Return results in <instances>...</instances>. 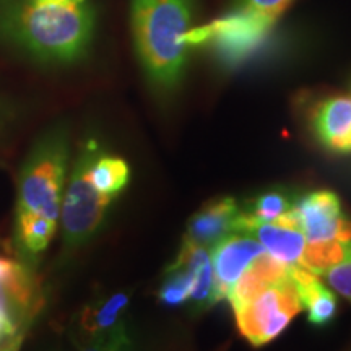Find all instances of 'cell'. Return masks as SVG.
Here are the masks:
<instances>
[{
	"label": "cell",
	"instance_id": "1",
	"mask_svg": "<svg viewBox=\"0 0 351 351\" xmlns=\"http://www.w3.org/2000/svg\"><path fill=\"white\" fill-rule=\"evenodd\" d=\"M95 16L86 2L10 0L0 13V32L38 62L69 64L86 52Z\"/></svg>",
	"mask_w": 351,
	"mask_h": 351
},
{
	"label": "cell",
	"instance_id": "2",
	"mask_svg": "<svg viewBox=\"0 0 351 351\" xmlns=\"http://www.w3.org/2000/svg\"><path fill=\"white\" fill-rule=\"evenodd\" d=\"M132 21L148 77L158 86L174 88L186 67L191 0H132Z\"/></svg>",
	"mask_w": 351,
	"mask_h": 351
},
{
	"label": "cell",
	"instance_id": "3",
	"mask_svg": "<svg viewBox=\"0 0 351 351\" xmlns=\"http://www.w3.org/2000/svg\"><path fill=\"white\" fill-rule=\"evenodd\" d=\"M69 132L54 125L26 155L16 179L15 218L36 215L59 223L69 171Z\"/></svg>",
	"mask_w": 351,
	"mask_h": 351
},
{
	"label": "cell",
	"instance_id": "4",
	"mask_svg": "<svg viewBox=\"0 0 351 351\" xmlns=\"http://www.w3.org/2000/svg\"><path fill=\"white\" fill-rule=\"evenodd\" d=\"M99 150L96 140H88L73 161L69 179L65 181L59 219L64 252L77 251L98 234L114 200L101 194L91 182V163Z\"/></svg>",
	"mask_w": 351,
	"mask_h": 351
},
{
	"label": "cell",
	"instance_id": "5",
	"mask_svg": "<svg viewBox=\"0 0 351 351\" xmlns=\"http://www.w3.org/2000/svg\"><path fill=\"white\" fill-rule=\"evenodd\" d=\"M301 311L300 293L289 274L285 282L267 288L232 313L241 335L252 346L261 348L282 335Z\"/></svg>",
	"mask_w": 351,
	"mask_h": 351
},
{
	"label": "cell",
	"instance_id": "6",
	"mask_svg": "<svg viewBox=\"0 0 351 351\" xmlns=\"http://www.w3.org/2000/svg\"><path fill=\"white\" fill-rule=\"evenodd\" d=\"M41 309L36 271L0 256V343L26 332Z\"/></svg>",
	"mask_w": 351,
	"mask_h": 351
},
{
	"label": "cell",
	"instance_id": "7",
	"mask_svg": "<svg viewBox=\"0 0 351 351\" xmlns=\"http://www.w3.org/2000/svg\"><path fill=\"white\" fill-rule=\"evenodd\" d=\"M274 23L275 21L239 8L238 12L228 13L223 19L205 25L207 43L213 44L223 60L236 64L257 49Z\"/></svg>",
	"mask_w": 351,
	"mask_h": 351
},
{
	"label": "cell",
	"instance_id": "8",
	"mask_svg": "<svg viewBox=\"0 0 351 351\" xmlns=\"http://www.w3.org/2000/svg\"><path fill=\"white\" fill-rule=\"evenodd\" d=\"M306 241H351V219L332 191H314L295 200L291 210Z\"/></svg>",
	"mask_w": 351,
	"mask_h": 351
},
{
	"label": "cell",
	"instance_id": "9",
	"mask_svg": "<svg viewBox=\"0 0 351 351\" xmlns=\"http://www.w3.org/2000/svg\"><path fill=\"white\" fill-rule=\"evenodd\" d=\"M263 252L265 249L262 247V244L252 234L244 231L231 232L210 247L215 293H217L218 301L225 300L243 271L251 265L254 258Z\"/></svg>",
	"mask_w": 351,
	"mask_h": 351
},
{
	"label": "cell",
	"instance_id": "10",
	"mask_svg": "<svg viewBox=\"0 0 351 351\" xmlns=\"http://www.w3.org/2000/svg\"><path fill=\"white\" fill-rule=\"evenodd\" d=\"M241 208L232 197H219L207 204L189 219L184 241L212 247L218 241L238 231Z\"/></svg>",
	"mask_w": 351,
	"mask_h": 351
},
{
	"label": "cell",
	"instance_id": "11",
	"mask_svg": "<svg viewBox=\"0 0 351 351\" xmlns=\"http://www.w3.org/2000/svg\"><path fill=\"white\" fill-rule=\"evenodd\" d=\"M291 274V265L285 263L269 252H263L257 258H254L251 265L243 271L238 282L232 285L228 293L226 300L230 301L232 311L247 304L267 288L285 282Z\"/></svg>",
	"mask_w": 351,
	"mask_h": 351
},
{
	"label": "cell",
	"instance_id": "12",
	"mask_svg": "<svg viewBox=\"0 0 351 351\" xmlns=\"http://www.w3.org/2000/svg\"><path fill=\"white\" fill-rule=\"evenodd\" d=\"M313 125L324 147L337 153H351V98L335 96L320 103Z\"/></svg>",
	"mask_w": 351,
	"mask_h": 351
},
{
	"label": "cell",
	"instance_id": "13",
	"mask_svg": "<svg viewBox=\"0 0 351 351\" xmlns=\"http://www.w3.org/2000/svg\"><path fill=\"white\" fill-rule=\"evenodd\" d=\"M291 278L300 293L302 309L307 313V320L315 327H326L335 319L339 311V301L317 275L302 269L301 265H291Z\"/></svg>",
	"mask_w": 351,
	"mask_h": 351
},
{
	"label": "cell",
	"instance_id": "14",
	"mask_svg": "<svg viewBox=\"0 0 351 351\" xmlns=\"http://www.w3.org/2000/svg\"><path fill=\"white\" fill-rule=\"evenodd\" d=\"M244 232L256 238L265 252L289 265L300 263L302 251L306 247L304 234L293 226L278 225V223H256L249 225Z\"/></svg>",
	"mask_w": 351,
	"mask_h": 351
},
{
	"label": "cell",
	"instance_id": "15",
	"mask_svg": "<svg viewBox=\"0 0 351 351\" xmlns=\"http://www.w3.org/2000/svg\"><path fill=\"white\" fill-rule=\"evenodd\" d=\"M130 304V298L127 293H114V295L104 298L103 301L86 306L78 319V337L82 343L90 339L108 333L119 326L122 314Z\"/></svg>",
	"mask_w": 351,
	"mask_h": 351
},
{
	"label": "cell",
	"instance_id": "16",
	"mask_svg": "<svg viewBox=\"0 0 351 351\" xmlns=\"http://www.w3.org/2000/svg\"><path fill=\"white\" fill-rule=\"evenodd\" d=\"M291 192L287 189H269V191L262 192L254 197V199L241 208L238 231H244L249 225H256V223H275L285 215L291 212L293 205H295Z\"/></svg>",
	"mask_w": 351,
	"mask_h": 351
},
{
	"label": "cell",
	"instance_id": "17",
	"mask_svg": "<svg viewBox=\"0 0 351 351\" xmlns=\"http://www.w3.org/2000/svg\"><path fill=\"white\" fill-rule=\"evenodd\" d=\"M90 178L101 194L117 199L130 181V168L122 158L106 155L99 150L91 163Z\"/></svg>",
	"mask_w": 351,
	"mask_h": 351
},
{
	"label": "cell",
	"instance_id": "18",
	"mask_svg": "<svg viewBox=\"0 0 351 351\" xmlns=\"http://www.w3.org/2000/svg\"><path fill=\"white\" fill-rule=\"evenodd\" d=\"M351 256V241L326 239V241H306L300 263L302 269L314 275H326L328 270L343 262Z\"/></svg>",
	"mask_w": 351,
	"mask_h": 351
},
{
	"label": "cell",
	"instance_id": "19",
	"mask_svg": "<svg viewBox=\"0 0 351 351\" xmlns=\"http://www.w3.org/2000/svg\"><path fill=\"white\" fill-rule=\"evenodd\" d=\"M195 270L189 267L169 265L166 270V276L158 291V300L161 304L176 307L189 301L192 287H194Z\"/></svg>",
	"mask_w": 351,
	"mask_h": 351
},
{
	"label": "cell",
	"instance_id": "20",
	"mask_svg": "<svg viewBox=\"0 0 351 351\" xmlns=\"http://www.w3.org/2000/svg\"><path fill=\"white\" fill-rule=\"evenodd\" d=\"M189 301L192 302L195 311H204L207 309V307L213 306L215 302H218L217 293H215V275L212 261L205 263L204 267H200V269L195 271L194 287H192Z\"/></svg>",
	"mask_w": 351,
	"mask_h": 351
},
{
	"label": "cell",
	"instance_id": "21",
	"mask_svg": "<svg viewBox=\"0 0 351 351\" xmlns=\"http://www.w3.org/2000/svg\"><path fill=\"white\" fill-rule=\"evenodd\" d=\"M322 276L330 285L332 289H335L339 295L351 302V256L346 257L343 262H340L339 265H335Z\"/></svg>",
	"mask_w": 351,
	"mask_h": 351
},
{
	"label": "cell",
	"instance_id": "22",
	"mask_svg": "<svg viewBox=\"0 0 351 351\" xmlns=\"http://www.w3.org/2000/svg\"><path fill=\"white\" fill-rule=\"evenodd\" d=\"M293 0H241V8L275 21Z\"/></svg>",
	"mask_w": 351,
	"mask_h": 351
},
{
	"label": "cell",
	"instance_id": "23",
	"mask_svg": "<svg viewBox=\"0 0 351 351\" xmlns=\"http://www.w3.org/2000/svg\"><path fill=\"white\" fill-rule=\"evenodd\" d=\"M19 104L7 95L0 93V140L13 129L15 122L19 121Z\"/></svg>",
	"mask_w": 351,
	"mask_h": 351
},
{
	"label": "cell",
	"instance_id": "24",
	"mask_svg": "<svg viewBox=\"0 0 351 351\" xmlns=\"http://www.w3.org/2000/svg\"><path fill=\"white\" fill-rule=\"evenodd\" d=\"M119 326H117L111 332L103 333V335H98V337H95V339H90L88 341H85V343H82L80 351H111V346L114 343V339H116V333H117V328H119Z\"/></svg>",
	"mask_w": 351,
	"mask_h": 351
},
{
	"label": "cell",
	"instance_id": "25",
	"mask_svg": "<svg viewBox=\"0 0 351 351\" xmlns=\"http://www.w3.org/2000/svg\"><path fill=\"white\" fill-rule=\"evenodd\" d=\"M111 351H135V343L134 340H132V337L129 335L125 322H122L119 328H117L116 339H114Z\"/></svg>",
	"mask_w": 351,
	"mask_h": 351
},
{
	"label": "cell",
	"instance_id": "26",
	"mask_svg": "<svg viewBox=\"0 0 351 351\" xmlns=\"http://www.w3.org/2000/svg\"><path fill=\"white\" fill-rule=\"evenodd\" d=\"M38 2H65V3H75V2H85V0H38Z\"/></svg>",
	"mask_w": 351,
	"mask_h": 351
},
{
	"label": "cell",
	"instance_id": "27",
	"mask_svg": "<svg viewBox=\"0 0 351 351\" xmlns=\"http://www.w3.org/2000/svg\"><path fill=\"white\" fill-rule=\"evenodd\" d=\"M0 244H2V241H0Z\"/></svg>",
	"mask_w": 351,
	"mask_h": 351
}]
</instances>
